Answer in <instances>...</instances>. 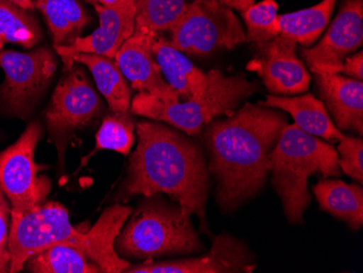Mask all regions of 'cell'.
Returning a JSON list of instances; mask_svg holds the SVG:
<instances>
[{
    "label": "cell",
    "instance_id": "1",
    "mask_svg": "<svg viewBox=\"0 0 363 273\" xmlns=\"http://www.w3.org/2000/svg\"><path fill=\"white\" fill-rule=\"evenodd\" d=\"M286 126L282 112L247 103L203 128L208 170L217 183V201L223 211H234L262 189L269 156Z\"/></svg>",
    "mask_w": 363,
    "mask_h": 273
},
{
    "label": "cell",
    "instance_id": "2",
    "mask_svg": "<svg viewBox=\"0 0 363 273\" xmlns=\"http://www.w3.org/2000/svg\"><path fill=\"white\" fill-rule=\"evenodd\" d=\"M138 144L130 159L128 177L118 199L134 195L166 194L206 229L210 175L199 146L181 132L159 123L136 124Z\"/></svg>",
    "mask_w": 363,
    "mask_h": 273
},
{
    "label": "cell",
    "instance_id": "3",
    "mask_svg": "<svg viewBox=\"0 0 363 273\" xmlns=\"http://www.w3.org/2000/svg\"><path fill=\"white\" fill-rule=\"evenodd\" d=\"M338 152L331 144L287 124L269 156V172L285 215L291 224L303 223L311 201L308 179L315 173L324 178L340 177Z\"/></svg>",
    "mask_w": 363,
    "mask_h": 273
},
{
    "label": "cell",
    "instance_id": "4",
    "mask_svg": "<svg viewBox=\"0 0 363 273\" xmlns=\"http://www.w3.org/2000/svg\"><path fill=\"white\" fill-rule=\"evenodd\" d=\"M114 250L123 260H154L203 250L191 216L160 194L144 196L118 235Z\"/></svg>",
    "mask_w": 363,
    "mask_h": 273
},
{
    "label": "cell",
    "instance_id": "5",
    "mask_svg": "<svg viewBox=\"0 0 363 273\" xmlns=\"http://www.w3.org/2000/svg\"><path fill=\"white\" fill-rule=\"evenodd\" d=\"M260 91L240 73L225 77L219 69L207 73L203 93L189 101L163 103L148 93H138L130 104V112L158 122H167L187 135L195 136L216 118L232 115L238 106Z\"/></svg>",
    "mask_w": 363,
    "mask_h": 273
},
{
    "label": "cell",
    "instance_id": "6",
    "mask_svg": "<svg viewBox=\"0 0 363 273\" xmlns=\"http://www.w3.org/2000/svg\"><path fill=\"white\" fill-rule=\"evenodd\" d=\"M86 233L75 229L68 209L57 201H47L28 211L10 213V272L23 270L26 260L54 245H68L84 254Z\"/></svg>",
    "mask_w": 363,
    "mask_h": 273
},
{
    "label": "cell",
    "instance_id": "7",
    "mask_svg": "<svg viewBox=\"0 0 363 273\" xmlns=\"http://www.w3.org/2000/svg\"><path fill=\"white\" fill-rule=\"evenodd\" d=\"M170 43L183 54L203 56L218 48L232 50L246 42V33L233 10L220 0H194L169 30Z\"/></svg>",
    "mask_w": 363,
    "mask_h": 273
},
{
    "label": "cell",
    "instance_id": "8",
    "mask_svg": "<svg viewBox=\"0 0 363 273\" xmlns=\"http://www.w3.org/2000/svg\"><path fill=\"white\" fill-rule=\"evenodd\" d=\"M43 128L33 122L13 145L0 152V191L7 197L11 211H28L46 201L52 182L40 175L45 167L36 164L35 150Z\"/></svg>",
    "mask_w": 363,
    "mask_h": 273
},
{
    "label": "cell",
    "instance_id": "9",
    "mask_svg": "<svg viewBox=\"0 0 363 273\" xmlns=\"http://www.w3.org/2000/svg\"><path fill=\"white\" fill-rule=\"evenodd\" d=\"M0 67L6 75L0 87V103L9 115L26 119L50 84L56 59L45 47L30 52L1 50Z\"/></svg>",
    "mask_w": 363,
    "mask_h": 273
},
{
    "label": "cell",
    "instance_id": "10",
    "mask_svg": "<svg viewBox=\"0 0 363 273\" xmlns=\"http://www.w3.org/2000/svg\"><path fill=\"white\" fill-rule=\"evenodd\" d=\"M363 44V0H342L337 17L315 46L301 52L315 74L340 73L342 62Z\"/></svg>",
    "mask_w": 363,
    "mask_h": 273
},
{
    "label": "cell",
    "instance_id": "11",
    "mask_svg": "<svg viewBox=\"0 0 363 273\" xmlns=\"http://www.w3.org/2000/svg\"><path fill=\"white\" fill-rule=\"evenodd\" d=\"M101 107V99L84 72L73 66L57 85L45 119L50 133L61 138L89 124Z\"/></svg>",
    "mask_w": 363,
    "mask_h": 273
},
{
    "label": "cell",
    "instance_id": "12",
    "mask_svg": "<svg viewBox=\"0 0 363 273\" xmlns=\"http://www.w3.org/2000/svg\"><path fill=\"white\" fill-rule=\"evenodd\" d=\"M157 33L135 26L134 32L120 47L114 60L132 89L148 93L163 103H177L179 96L163 79L160 67L152 50Z\"/></svg>",
    "mask_w": 363,
    "mask_h": 273
},
{
    "label": "cell",
    "instance_id": "13",
    "mask_svg": "<svg viewBox=\"0 0 363 273\" xmlns=\"http://www.w3.org/2000/svg\"><path fill=\"white\" fill-rule=\"evenodd\" d=\"M256 268L254 256L244 243L228 233L216 236L206 256L185 260L134 264L128 273H252Z\"/></svg>",
    "mask_w": 363,
    "mask_h": 273
},
{
    "label": "cell",
    "instance_id": "14",
    "mask_svg": "<svg viewBox=\"0 0 363 273\" xmlns=\"http://www.w3.org/2000/svg\"><path fill=\"white\" fill-rule=\"evenodd\" d=\"M259 56L247 68L258 73L269 91L295 95L309 89L311 77L296 54V43L279 34L270 42L257 45Z\"/></svg>",
    "mask_w": 363,
    "mask_h": 273
},
{
    "label": "cell",
    "instance_id": "15",
    "mask_svg": "<svg viewBox=\"0 0 363 273\" xmlns=\"http://www.w3.org/2000/svg\"><path fill=\"white\" fill-rule=\"evenodd\" d=\"M91 5L99 17V28L86 38H77L69 46H54L56 52L62 58L65 71L73 68V56L79 52L101 55L114 58L120 47L133 34L135 28V16L122 13L110 9L95 0Z\"/></svg>",
    "mask_w": 363,
    "mask_h": 273
},
{
    "label": "cell",
    "instance_id": "16",
    "mask_svg": "<svg viewBox=\"0 0 363 273\" xmlns=\"http://www.w3.org/2000/svg\"><path fill=\"white\" fill-rule=\"evenodd\" d=\"M322 103L331 112L336 128L363 133V83L340 73L315 74Z\"/></svg>",
    "mask_w": 363,
    "mask_h": 273
},
{
    "label": "cell",
    "instance_id": "17",
    "mask_svg": "<svg viewBox=\"0 0 363 273\" xmlns=\"http://www.w3.org/2000/svg\"><path fill=\"white\" fill-rule=\"evenodd\" d=\"M132 211L133 208L130 206L114 204L105 209L94 227L86 232L84 254L103 272H123L130 266L128 260L117 254L114 243Z\"/></svg>",
    "mask_w": 363,
    "mask_h": 273
},
{
    "label": "cell",
    "instance_id": "18",
    "mask_svg": "<svg viewBox=\"0 0 363 273\" xmlns=\"http://www.w3.org/2000/svg\"><path fill=\"white\" fill-rule=\"evenodd\" d=\"M258 105L287 112L295 120V126L310 135L331 142L340 140L344 136L328 116L324 104L312 94L296 97L268 95L266 101H259Z\"/></svg>",
    "mask_w": 363,
    "mask_h": 273
},
{
    "label": "cell",
    "instance_id": "19",
    "mask_svg": "<svg viewBox=\"0 0 363 273\" xmlns=\"http://www.w3.org/2000/svg\"><path fill=\"white\" fill-rule=\"evenodd\" d=\"M152 50L163 77L177 91L179 99L189 101L203 93L207 83V73L194 66L183 52L175 50L170 40L157 34Z\"/></svg>",
    "mask_w": 363,
    "mask_h": 273
},
{
    "label": "cell",
    "instance_id": "20",
    "mask_svg": "<svg viewBox=\"0 0 363 273\" xmlns=\"http://www.w3.org/2000/svg\"><path fill=\"white\" fill-rule=\"evenodd\" d=\"M320 208L346 222L350 229L359 230L363 224V189L359 184L340 180H321L312 187Z\"/></svg>",
    "mask_w": 363,
    "mask_h": 273
},
{
    "label": "cell",
    "instance_id": "21",
    "mask_svg": "<svg viewBox=\"0 0 363 273\" xmlns=\"http://www.w3.org/2000/svg\"><path fill=\"white\" fill-rule=\"evenodd\" d=\"M73 61L85 65L89 69L98 89L103 94L112 111L128 112L130 89L114 58L79 52L73 56Z\"/></svg>",
    "mask_w": 363,
    "mask_h": 273
},
{
    "label": "cell",
    "instance_id": "22",
    "mask_svg": "<svg viewBox=\"0 0 363 273\" xmlns=\"http://www.w3.org/2000/svg\"><path fill=\"white\" fill-rule=\"evenodd\" d=\"M52 32L54 46H69L91 21L75 0H33Z\"/></svg>",
    "mask_w": 363,
    "mask_h": 273
},
{
    "label": "cell",
    "instance_id": "23",
    "mask_svg": "<svg viewBox=\"0 0 363 273\" xmlns=\"http://www.w3.org/2000/svg\"><path fill=\"white\" fill-rule=\"evenodd\" d=\"M336 0H322L307 9L279 16V34L305 47L317 42L331 20Z\"/></svg>",
    "mask_w": 363,
    "mask_h": 273
},
{
    "label": "cell",
    "instance_id": "24",
    "mask_svg": "<svg viewBox=\"0 0 363 273\" xmlns=\"http://www.w3.org/2000/svg\"><path fill=\"white\" fill-rule=\"evenodd\" d=\"M24 269L34 273H99L97 264L81 250L68 245H54L26 260Z\"/></svg>",
    "mask_w": 363,
    "mask_h": 273
},
{
    "label": "cell",
    "instance_id": "25",
    "mask_svg": "<svg viewBox=\"0 0 363 273\" xmlns=\"http://www.w3.org/2000/svg\"><path fill=\"white\" fill-rule=\"evenodd\" d=\"M42 40L35 18L10 0H0V50L6 43L32 48Z\"/></svg>",
    "mask_w": 363,
    "mask_h": 273
},
{
    "label": "cell",
    "instance_id": "26",
    "mask_svg": "<svg viewBox=\"0 0 363 273\" xmlns=\"http://www.w3.org/2000/svg\"><path fill=\"white\" fill-rule=\"evenodd\" d=\"M135 7V26L156 33L169 30L186 10L185 0H132Z\"/></svg>",
    "mask_w": 363,
    "mask_h": 273
},
{
    "label": "cell",
    "instance_id": "27",
    "mask_svg": "<svg viewBox=\"0 0 363 273\" xmlns=\"http://www.w3.org/2000/svg\"><path fill=\"white\" fill-rule=\"evenodd\" d=\"M277 10L279 5L275 0H262L242 12L247 28V42L261 45L279 35Z\"/></svg>",
    "mask_w": 363,
    "mask_h": 273
},
{
    "label": "cell",
    "instance_id": "28",
    "mask_svg": "<svg viewBox=\"0 0 363 273\" xmlns=\"http://www.w3.org/2000/svg\"><path fill=\"white\" fill-rule=\"evenodd\" d=\"M135 142L134 122L128 112H113L105 118L96 135V150H109L130 154Z\"/></svg>",
    "mask_w": 363,
    "mask_h": 273
},
{
    "label": "cell",
    "instance_id": "29",
    "mask_svg": "<svg viewBox=\"0 0 363 273\" xmlns=\"http://www.w3.org/2000/svg\"><path fill=\"white\" fill-rule=\"evenodd\" d=\"M337 152H340L337 164L342 172L350 178L363 182V140L361 138L344 135L340 140Z\"/></svg>",
    "mask_w": 363,
    "mask_h": 273
},
{
    "label": "cell",
    "instance_id": "30",
    "mask_svg": "<svg viewBox=\"0 0 363 273\" xmlns=\"http://www.w3.org/2000/svg\"><path fill=\"white\" fill-rule=\"evenodd\" d=\"M11 207L0 191V273L10 272L9 229Z\"/></svg>",
    "mask_w": 363,
    "mask_h": 273
},
{
    "label": "cell",
    "instance_id": "31",
    "mask_svg": "<svg viewBox=\"0 0 363 273\" xmlns=\"http://www.w3.org/2000/svg\"><path fill=\"white\" fill-rule=\"evenodd\" d=\"M340 73L352 77V79L362 81L363 79V52L362 50L356 52V54L350 55L347 58L345 59L342 62V68Z\"/></svg>",
    "mask_w": 363,
    "mask_h": 273
},
{
    "label": "cell",
    "instance_id": "32",
    "mask_svg": "<svg viewBox=\"0 0 363 273\" xmlns=\"http://www.w3.org/2000/svg\"><path fill=\"white\" fill-rule=\"evenodd\" d=\"M98 3L122 13L135 16V7L132 0H97Z\"/></svg>",
    "mask_w": 363,
    "mask_h": 273
},
{
    "label": "cell",
    "instance_id": "33",
    "mask_svg": "<svg viewBox=\"0 0 363 273\" xmlns=\"http://www.w3.org/2000/svg\"><path fill=\"white\" fill-rule=\"evenodd\" d=\"M220 1L226 7L238 10L240 12H244L255 4V0H220Z\"/></svg>",
    "mask_w": 363,
    "mask_h": 273
},
{
    "label": "cell",
    "instance_id": "34",
    "mask_svg": "<svg viewBox=\"0 0 363 273\" xmlns=\"http://www.w3.org/2000/svg\"><path fill=\"white\" fill-rule=\"evenodd\" d=\"M12 3L16 4V5L20 6V7L23 8L26 10H33L34 9V4H33V0H10Z\"/></svg>",
    "mask_w": 363,
    "mask_h": 273
},
{
    "label": "cell",
    "instance_id": "35",
    "mask_svg": "<svg viewBox=\"0 0 363 273\" xmlns=\"http://www.w3.org/2000/svg\"><path fill=\"white\" fill-rule=\"evenodd\" d=\"M87 3L93 4L95 0H86Z\"/></svg>",
    "mask_w": 363,
    "mask_h": 273
}]
</instances>
